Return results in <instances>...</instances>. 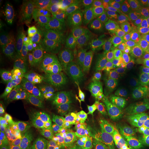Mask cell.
Masks as SVG:
<instances>
[{"label":"cell","instance_id":"obj_1","mask_svg":"<svg viewBox=\"0 0 149 149\" xmlns=\"http://www.w3.org/2000/svg\"><path fill=\"white\" fill-rule=\"evenodd\" d=\"M86 19L82 1H59L49 31L51 53L68 59L74 57Z\"/></svg>","mask_w":149,"mask_h":149},{"label":"cell","instance_id":"obj_2","mask_svg":"<svg viewBox=\"0 0 149 149\" xmlns=\"http://www.w3.org/2000/svg\"><path fill=\"white\" fill-rule=\"evenodd\" d=\"M8 133L25 148H36L40 138V102L31 85L25 86L23 103L15 114L5 121Z\"/></svg>","mask_w":149,"mask_h":149},{"label":"cell","instance_id":"obj_3","mask_svg":"<svg viewBox=\"0 0 149 149\" xmlns=\"http://www.w3.org/2000/svg\"><path fill=\"white\" fill-rule=\"evenodd\" d=\"M110 125L129 135H141L149 129V108L109 95L100 109Z\"/></svg>","mask_w":149,"mask_h":149},{"label":"cell","instance_id":"obj_4","mask_svg":"<svg viewBox=\"0 0 149 149\" xmlns=\"http://www.w3.org/2000/svg\"><path fill=\"white\" fill-rule=\"evenodd\" d=\"M59 72L55 68L44 75L40 102V137L52 141L54 126L59 109V96L64 90Z\"/></svg>","mask_w":149,"mask_h":149},{"label":"cell","instance_id":"obj_5","mask_svg":"<svg viewBox=\"0 0 149 149\" xmlns=\"http://www.w3.org/2000/svg\"><path fill=\"white\" fill-rule=\"evenodd\" d=\"M109 95L149 108V77L105 72Z\"/></svg>","mask_w":149,"mask_h":149},{"label":"cell","instance_id":"obj_6","mask_svg":"<svg viewBox=\"0 0 149 149\" xmlns=\"http://www.w3.org/2000/svg\"><path fill=\"white\" fill-rule=\"evenodd\" d=\"M12 31L18 56L22 60L29 61L34 51L37 31L31 14L21 6L15 11Z\"/></svg>","mask_w":149,"mask_h":149},{"label":"cell","instance_id":"obj_7","mask_svg":"<svg viewBox=\"0 0 149 149\" xmlns=\"http://www.w3.org/2000/svg\"><path fill=\"white\" fill-rule=\"evenodd\" d=\"M104 39L126 42L128 34L125 30L115 22L86 19L81 33L80 42L88 53L92 54L95 44Z\"/></svg>","mask_w":149,"mask_h":149},{"label":"cell","instance_id":"obj_8","mask_svg":"<svg viewBox=\"0 0 149 149\" xmlns=\"http://www.w3.org/2000/svg\"><path fill=\"white\" fill-rule=\"evenodd\" d=\"M111 69L116 74L149 77V52L133 41L128 42L124 53Z\"/></svg>","mask_w":149,"mask_h":149},{"label":"cell","instance_id":"obj_9","mask_svg":"<svg viewBox=\"0 0 149 149\" xmlns=\"http://www.w3.org/2000/svg\"><path fill=\"white\" fill-rule=\"evenodd\" d=\"M109 122L101 110L94 115L81 129L84 149H107L111 135Z\"/></svg>","mask_w":149,"mask_h":149},{"label":"cell","instance_id":"obj_10","mask_svg":"<svg viewBox=\"0 0 149 149\" xmlns=\"http://www.w3.org/2000/svg\"><path fill=\"white\" fill-rule=\"evenodd\" d=\"M25 86L13 78L7 77L1 81L0 109L5 121L13 116L23 103Z\"/></svg>","mask_w":149,"mask_h":149},{"label":"cell","instance_id":"obj_11","mask_svg":"<svg viewBox=\"0 0 149 149\" xmlns=\"http://www.w3.org/2000/svg\"><path fill=\"white\" fill-rule=\"evenodd\" d=\"M108 93V81L105 72L95 69L93 79L88 86L77 94V98L82 107L95 111L102 109Z\"/></svg>","mask_w":149,"mask_h":149},{"label":"cell","instance_id":"obj_12","mask_svg":"<svg viewBox=\"0 0 149 149\" xmlns=\"http://www.w3.org/2000/svg\"><path fill=\"white\" fill-rule=\"evenodd\" d=\"M87 19L115 22L122 14L125 0L82 1Z\"/></svg>","mask_w":149,"mask_h":149},{"label":"cell","instance_id":"obj_13","mask_svg":"<svg viewBox=\"0 0 149 149\" xmlns=\"http://www.w3.org/2000/svg\"><path fill=\"white\" fill-rule=\"evenodd\" d=\"M128 42L104 39L97 42L93 46V53L97 62L104 69H111L126 50Z\"/></svg>","mask_w":149,"mask_h":149},{"label":"cell","instance_id":"obj_14","mask_svg":"<svg viewBox=\"0 0 149 149\" xmlns=\"http://www.w3.org/2000/svg\"><path fill=\"white\" fill-rule=\"evenodd\" d=\"M115 22L129 35L135 34L141 31L149 22V11L146 8L122 13Z\"/></svg>","mask_w":149,"mask_h":149},{"label":"cell","instance_id":"obj_15","mask_svg":"<svg viewBox=\"0 0 149 149\" xmlns=\"http://www.w3.org/2000/svg\"><path fill=\"white\" fill-rule=\"evenodd\" d=\"M70 128L66 110L59 105L52 138V142L57 148L68 149Z\"/></svg>","mask_w":149,"mask_h":149},{"label":"cell","instance_id":"obj_16","mask_svg":"<svg viewBox=\"0 0 149 149\" xmlns=\"http://www.w3.org/2000/svg\"><path fill=\"white\" fill-rule=\"evenodd\" d=\"M93 79V71L88 65L84 64L72 68L69 76L71 92L74 94H79L90 84Z\"/></svg>","mask_w":149,"mask_h":149},{"label":"cell","instance_id":"obj_17","mask_svg":"<svg viewBox=\"0 0 149 149\" xmlns=\"http://www.w3.org/2000/svg\"><path fill=\"white\" fill-rule=\"evenodd\" d=\"M107 149H146L141 139L129 134L111 135Z\"/></svg>","mask_w":149,"mask_h":149},{"label":"cell","instance_id":"obj_18","mask_svg":"<svg viewBox=\"0 0 149 149\" xmlns=\"http://www.w3.org/2000/svg\"><path fill=\"white\" fill-rule=\"evenodd\" d=\"M81 107L82 106L79 102L74 108L66 111L70 128H78L83 126L84 124V121L81 115Z\"/></svg>","mask_w":149,"mask_h":149},{"label":"cell","instance_id":"obj_19","mask_svg":"<svg viewBox=\"0 0 149 149\" xmlns=\"http://www.w3.org/2000/svg\"><path fill=\"white\" fill-rule=\"evenodd\" d=\"M149 6V0H128L122 13L130 11L145 10Z\"/></svg>","mask_w":149,"mask_h":149},{"label":"cell","instance_id":"obj_20","mask_svg":"<svg viewBox=\"0 0 149 149\" xmlns=\"http://www.w3.org/2000/svg\"><path fill=\"white\" fill-rule=\"evenodd\" d=\"M70 149H84L82 136L80 132H72L70 135Z\"/></svg>","mask_w":149,"mask_h":149},{"label":"cell","instance_id":"obj_21","mask_svg":"<svg viewBox=\"0 0 149 149\" xmlns=\"http://www.w3.org/2000/svg\"><path fill=\"white\" fill-rule=\"evenodd\" d=\"M129 35L133 42L149 52V35L146 36H141L137 33H135V34H130Z\"/></svg>","mask_w":149,"mask_h":149},{"label":"cell","instance_id":"obj_22","mask_svg":"<svg viewBox=\"0 0 149 149\" xmlns=\"http://www.w3.org/2000/svg\"><path fill=\"white\" fill-rule=\"evenodd\" d=\"M36 149H59L56 147L52 141H48L40 137L37 142Z\"/></svg>","mask_w":149,"mask_h":149},{"label":"cell","instance_id":"obj_23","mask_svg":"<svg viewBox=\"0 0 149 149\" xmlns=\"http://www.w3.org/2000/svg\"><path fill=\"white\" fill-rule=\"evenodd\" d=\"M95 111V110L91 109V108L86 107H81V115H82L84 121V124H86L93 116Z\"/></svg>","mask_w":149,"mask_h":149},{"label":"cell","instance_id":"obj_24","mask_svg":"<svg viewBox=\"0 0 149 149\" xmlns=\"http://www.w3.org/2000/svg\"><path fill=\"white\" fill-rule=\"evenodd\" d=\"M137 34L139 35H141V36H146V35H149V22L146 24L145 26L141 29V31H139V33H137Z\"/></svg>","mask_w":149,"mask_h":149},{"label":"cell","instance_id":"obj_25","mask_svg":"<svg viewBox=\"0 0 149 149\" xmlns=\"http://www.w3.org/2000/svg\"><path fill=\"white\" fill-rule=\"evenodd\" d=\"M146 149H149V129L148 130V132H147L146 136Z\"/></svg>","mask_w":149,"mask_h":149},{"label":"cell","instance_id":"obj_26","mask_svg":"<svg viewBox=\"0 0 149 149\" xmlns=\"http://www.w3.org/2000/svg\"><path fill=\"white\" fill-rule=\"evenodd\" d=\"M147 9H148V11H149V6L148 7V8H147Z\"/></svg>","mask_w":149,"mask_h":149}]
</instances>
